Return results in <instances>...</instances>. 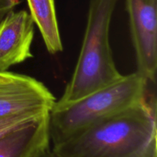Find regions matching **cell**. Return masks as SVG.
<instances>
[{"instance_id":"obj_1","label":"cell","mask_w":157,"mask_h":157,"mask_svg":"<svg viewBox=\"0 0 157 157\" xmlns=\"http://www.w3.org/2000/svg\"><path fill=\"white\" fill-rule=\"evenodd\" d=\"M52 150L61 157H157L156 98L99 120Z\"/></svg>"},{"instance_id":"obj_2","label":"cell","mask_w":157,"mask_h":157,"mask_svg":"<svg viewBox=\"0 0 157 157\" xmlns=\"http://www.w3.org/2000/svg\"><path fill=\"white\" fill-rule=\"evenodd\" d=\"M117 2V0H90L76 65L53 109L62 108L79 101L123 76L117 68L110 44V27Z\"/></svg>"},{"instance_id":"obj_3","label":"cell","mask_w":157,"mask_h":157,"mask_svg":"<svg viewBox=\"0 0 157 157\" xmlns=\"http://www.w3.org/2000/svg\"><path fill=\"white\" fill-rule=\"evenodd\" d=\"M149 82L137 72L123 75L113 84L49 115V131L53 146L61 144L90 124L126 110L149 96Z\"/></svg>"},{"instance_id":"obj_4","label":"cell","mask_w":157,"mask_h":157,"mask_svg":"<svg viewBox=\"0 0 157 157\" xmlns=\"http://www.w3.org/2000/svg\"><path fill=\"white\" fill-rule=\"evenodd\" d=\"M136 72L156 85L157 72V0H126Z\"/></svg>"},{"instance_id":"obj_5","label":"cell","mask_w":157,"mask_h":157,"mask_svg":"<svg viewBox=\"0 0 157 157\" xmlns=\"http://www.w3.org/2000/svg\"><path fill=\"white\" fill-rule=\"evenodd\" d=\"M56 101L43 83L28 75L11 73L0 80V117L34 110L51 112Z\"/></svg>"},{"instance_id":"obj_6","label":"cell","mask_w":157,"mask_h":157,"mask_svg":"<svg viewBox=\"0 0 157 157\" xmlns=\"http://www.w3.org/2000/svg\"><path fill=\"white\" fill-rule=\"evenodd\" d=\"M35 25L25 10L10 11L0 21V72L33 57Z\"/></svg>"},{"instance_id":"obj_7","label":"cell","mask_w":157,"mask_h":157,"mask_svg":"<svg viewBox=\"0 0 157 157\" xmlns=\"http://www.w3.org/2000/svg\"><path fill=\"white\" fill-rule=\"evenodd\" d=\"M49 115L0 139V157H38L50 148Z\"/></svg>"},{"instance_id":"obj_8","label":"cell","mask_w":157,"mask_h":157,"mask_svg":"<svg viewBox=\"0 0 157 157\" xmlns=\"http://www.w3.org/2000/svg\"><path fill=\"white\" fill-rule=\"evenodd\" d=\"M29 14L42 36L46 49L51 55L63 51L55 0H27Z\"/></svg>"},{"instance_id":"obj_9","label":"cell","mask_w":157,"mask_h":157,"mask_svg":"<svg viewBox=\"0 0 157 157\" xmlns=\"http://www.w3.org/2000/svg\"><path fill=\"white\" fill-rule=\"evenodd\" d=\"M48 113H50V112L34 110L0 117V139L14 130H18L33 121L39 120Z\"/></svg>"},{"instance_id":"obj_10","label":"cell","mask_w":157,"mask_h":157,"mask_svg":"<svg viewBox=\"0 0 157 157\" xmlns=\"http://www.w3.org/2000/svg\"><path fill=\"white\" fill-rule=\"evenodd\" d=\"M19 3V0H0V21Z\"/></svg>"},{"instance_id":"obj_11","label":"cell","mask_w":157,"mask_h":157,"mask_svg":"<svg viewBox=\"0 0 157 157\" xmlns=\"http://www.w3.org/2000/svg\"><path fill=\"white\" fill-rule=\"evenodd\" d=\"M38 157H61L59 155L57 154L52 149L48 148L45 151L43 152Z\"/></svg>"},{"instance_id":"obj_12","label":"cell","mask_w":157,"mask_h":157,"mask_svg":"<svg viewBox=\"0 0 157 157\" xmlns=\"http://www.w3.org/2000/svg\"><path fill=\"white\" fill-rule=\"evenodd\" d=\"M11 73H12V72H9V71L0 72V80H2L4 79V78H6L7 77H9Z\"/></svg>"}]
</instances>
